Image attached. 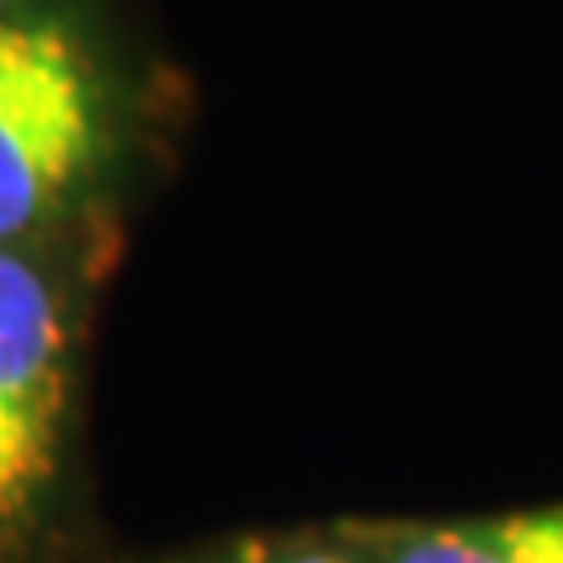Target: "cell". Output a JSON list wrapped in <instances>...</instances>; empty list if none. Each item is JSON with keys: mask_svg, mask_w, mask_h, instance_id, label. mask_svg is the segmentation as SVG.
<instances>
[{"mask_svg": "<svg viewBox=\"0 0 563 563\" xmlns=\"http://www.w3.org/2000/svg\"><path fill=\"white\" fill-rule=\"evenodd\" d=\"M118 151V90L76 14L0 10V250H24L90 198Z\"/></svg>", "mask_w": 563, "mask_h": 563, "instance_id": "1", "label": "cell"}, {"mask_svg": "<svg viewBox=\"0 0 563 563\" xmlns=\"http://www.w3.org/2000/svg\"><path fill=\"white\" fill-rule=\"evenodd\" d=\"M70 314L62 282L29 250H0V526L29 512L62 451Z\"/></svg>", "mask_w": 563, "mask_h": 563, "instance_id": "2", "label": "cell"}, {"mask_svg": "<svg viewBox=\"0 0 563 563\" xmlns=\"http://www.w3.org/2000/svg\"><path fill=\"white\" fill-rule=\"evenodd\" d=\"M380 563H563V507L399 531Z\"/></svg>", "mask_w": 563, "mask_h": 563, "instance_id": "3", "label": "cell"}, {"mask_svg": "<svg viewBox=\"0 0 563 563\" xmlns=\"http://www.w3.org/2000/svg\"><path fill=\"white\" fill-rule=\"evenodd\" d=\"M250 563H347L343 554H324V550H291V554H273V559H250Z\"/></svg>", "mask_w": 563, "mask_h": 563, "instance_id": "4", "label": "cell"}, {"mask_svg": "<svg viewBox=\"0 0 563 563\" xmlns=\"http://www.w3.org/2000/svg\"><path fill=\"white\" fill-rule=\"evenodd\" d=\"M10 5H20V0H0V10H10Z\"/></svg>", "mask_w": 563, "mask_h": 563, "instance_id": "5", "label": "cell"}]
</instances>
